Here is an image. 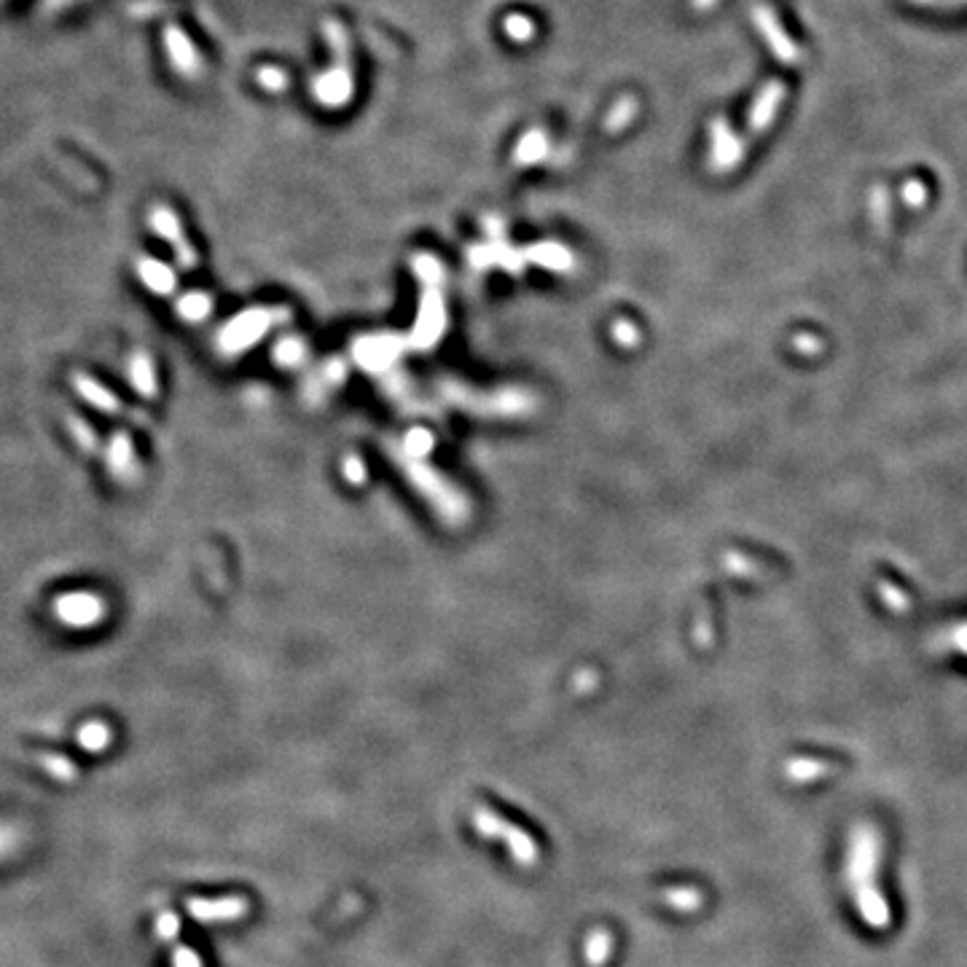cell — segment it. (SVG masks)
<instances>
[{
	"mask_svg": "<svg viewBox=\"0 0 967 967\" xmlns=\"http://www.w3.org/2000/svg\"><path fill=\"white\" fill-rule=\"evenodd\" d=\"M879 833L871 825H860L852 833L850 844V862H847V876H850V890H852L857 911L873 930H884L890 924V909L884 895L879 892L876 873H879Z\"/></svg>",
	"mask_w": 967,
	"mask_h": 967,
	"instance_id": "6da1fadb",
	"label": "cell"
},
{
	"mask_svg": "<svg viewBox=\"0 0 967 967\" xmlns=\"http://www.w3.org/2000/svg\"><path fill=\"white\" fill-rule=\"evenodd\" d=\"M326 35L331 38V46L337 52V65H334V70H328V73L315 78L312 92H315L317 103H326V106L334 108V106L349 103V97H352V62H349L347 33L334 19L326 22Z\"/></svg>",
	"mask_w": 967,
	"mask_h": 967,
	"instance_id": "7a4b0ae2",
	"label": "cell"
},
{
	"mask_svg": "<svg viewBox=\"0 0 967 967\" xmlns=\"http://www.w3.org/2000/svg\"><path fill=\"white\" fill-rule=\"evenodd\" d=\"M52 610H55V619L59 624L67 626V629H92V626L100 624L106 619V613H108L103 597L95 594V591L59 594L55 605H52Z\"/></svg>",
	"mask_w": 967,
	"mask_h": 967,
	"instance_id": "3957f363",
	"label": "cell"
},
{
	"mask_svg": "<svg viewBox=\"0 0 967 967\" xmlns=\"http://www.w3.org/2000/svg\"><path fill=\"white\" fill-rule=\"evenodd\" d=\"M106 468H108V476L121 487H135L140 481L143 468H140V459H137L129 433L116 430L111 436L108 449H106Z\"/></svg>",
	"mask_w": 967,
	"mask_h": 967,
	"instance_id": "277c9868",
	"label": "cell"
},
{
	"mask_svg": "<svg viewBox=\"0 0 967 967\" xmlns=\"http://www.w3.org/2000/svg\"><path fill=\"white\" fill-rule=\"evenodd\" d=\"M73 388H76V393L81 396V398L86 400V403H92L97 411H103V414H111V417H132L135 422H148L146 417H140V414H135L132 408H126L124 403H121V398L116 396V393H111L108 388H103L97 379H92L89 374H81V371H76L73 374Z\"/></svg>",
	"mask_w": 967,
	"mask_h": 967,
	"instance_id": "5b68a950",
	"label": "cell"
},
{
	"mask_svg": "<svg viewBox=\"0 0 967 967\" xmlns=\"http://www.w3.org/2000/svg\"><path fill=\"white\" fill-rule=\"evenodd\" d=\"M755 22H758L761 35L766 38L769 49H771L777 57L782 59L785 65H793V62H798V57H801L798 46L791 41V38H788V33L782 30V25L777 22L774 11H771L769 5H758V8H755Z\"/></svg>",
	"mask_w": 967,
	"mask_h": 967,
	"instance_id": "8992f818",
	"label": "cell"
},
{
	"mask_svg": "<svg viewBox=\"0 0 967 967\" xmlns=\"http://www.w3.org/2000/svg\"><path fill=\"white\" fill-rule=\"evenodd\" d=\"M476 825H478V831L481 833H487V836H506V841H509V847H511V852L524 862V865H529L532 860H535V844L527 839V833H521L519 828H511L509 822H503L500 817H495V814H489V811H478L476 814Z\"/></svg>",
	"mask_w": 967,
	"mask_h": 967,
	"instance_id": "52a82bcc",
	"label": "cell"
},
{
	"mask_svg": "<svg viewBox=\"0 0 967 967\" xmlns=\"http://www.w3.org/2000/svg\"><path fill=\"white\" fill-rule=\"evenodd\" d=\"M126 379L132 382L135 393L140 398L154 400L159 396V379H156V366H154V358L143 349H137L129 363H126Z\"/></svg>",
	"mask_w": 967,
	"mask_h": 967,
	"instance_id": "ba28073f",
	"label": "cell"
},
{
	"mask_svg": "<svg viewBox=\"0 0 967 967\" xmlns=\"http://www.w3.org/2000/svg\"><path fill=\"white\" fill-rule=\"evenodd\" d=\"M782 97H785V86H782L780 81H769V84L761 89V95H758L755 103H752L750 118H747L750 135H758V132H763V129L771 124V118L780 111Z\"/></svg>",
	"mask_w": 967,
	"mask_h": 967,
	"instance_id": "9c48e42d",
	"label": "cell"
},
{
	"mask_svg": "<svg viewBox=\"0 0 967 967\" xmlns=\"http://www.w3.org/2000/svg\"><path fill=\"white\" fill-rule=\"evenodd\" d=\"M154 227L170 242V247L175 250V256H177V264H180L183 269H194V267H196V253L186 245V239H183V234H180V227H177V221L172 218V213H167V210L154 213Z\"/></svg>",
	"mask_w": 967,
	"mask_h": 967,
	"instance_id": "30bf717a",
	"label": "cell"
},
{
	"mask_svg": "<svg viewBox=\"0 0 967 967\" xmlns=\"http://www.w3.org/2000/svg\"><path fill=\"white\" fill-rule=\"evenodd\" d=\"M137 275H140L143 285H146L151 293H156V296H170V293H175V287H177L175 272H172L170 267L162 264V261H156V258H148V256H143V258L137 261Z\"/></svg>",
	"mask_w": 967,
	"mask_h": 967,
	"instance_id": "8fae6325",
	"label": "cell"
},
{
	"mask_svg": "<svg viewBox=\"0 0 967 967\" xmlns=\"http://www.w3.org/2000/svg\"><path fill=\"white\" fill-rule=\"evenodd\" d=\"M712 137H715V156H718V165H734V162L740 159L741 143L740 140H734V135H731V129L726 126L723 118L715 121Z\"/></svg>",
	"mask_w": 967,
	"mask_h": 967,
	"instance_id": "7c38bea8",
	"label": "cell"
},
{
	"mask_svg": "<svg viewBox=\"0 0 967 967\" xmlns=\"http://www.w3.org/2000/svg\"><path fill=\"white\" fill-rule=\"evenodd\" d=\"M546 151H549V137H546V132L532 129V132H527V135H524V140L519 143V148H516V156H513V159H516L519 165H527V162L540 159Z\"/></svg>",
	"mask_w": 967,
	"mask_h": 967,
	"instance_id": "4fadbf2b",
	"label": "cell"
},
{
	"mask_svg": "<svg viewBox=\"0 0 967 967\" xmlns=\"http://www.w3.org/2000/svg\"><path fill=\"white\" fill-rule=\"evenodd\" d=\"M177 312H180V317H186L191 323H199L210 312V298L205 293H186L177 301Z\"/></svg>",
	"mask_w": 967,
	"mask_h": 967,
	"instance_id": "5bb4252c",
	"label": "cell"
},
{
	"mask_svg": "<svg viewBox=\"0 0 967 967\" xmlns=\"http://www.w3.org/2000/svg\"><path fill=\"white\" fill-rule=\"evenodd\" d=\"M67 425H70V436L78 441V447H81L86 455H95V449H97V436H95V430H92L81 417H76V414H67Z\"/></svg>",
	"mask_w": 967,
	"mask_h": 967,
	"instance_id": "9a60e30c",
	"label": "cell"
},
{
	"mask_svg": "<svg viewBox=\"0 0 967 967\" xmlns=\"http://www.w3.org/2000/svg\"><path fill=\"white\" fill-rule=\"evenodd\" d=\"M503 30L516 44H524V41H529L535 35V25L527 16H521V14H509L506 22H503Z\"/></svg>",
	"mask_w": 967,
	"mask_h": 967,
	"instance_id": "2e32d148",
	"label": "cell"
},
{
	"mask_svg": "<svg viewBox=\"0 0 967 967\" xmlns=\"http://www.w3.org/2000/svg\"><path fill=\"white\" fill-rule=\"evenodd\" d=\"M634 108H637V103H634V100H629V97H626V100H621V103L616 106V111H613V116L608 118V126H610V129H619V126H621V121L626 124V121L631 118V114H634Z\"/></svg>",
	"mask_w": 967,
	"mask_h": 967,
	"instance_id": "e0dca14e",
	"label": "cell"
},
{
	"mask_svg": "<svg viewBox=\"0 0 967 967\" xmlns=\"http://www.w3.org/2000/svg\"><path fill=\"white\" fill-rule=\"evenodd\" d=\"M608 935H594L591 943H589V962L591 965H599L605 957H608Z\"/></svg>",
	"mask_w": 967,
	"mask_h": 967,
	"instance_id": "ac0fdd59",
	"label": "cell"
},
{
	"mask_svg": "<svg viewBox=\"0 0 967 967\" xmlns=\"http://www.w3.org/2000/svg\"><path fill=\"white\" fill-rule=\"evenodd\" d=\"M84 731H89V734H84V737H81L84 744L100 747V744H106V740H108V731H106L103 726H89V729H84Z\"/></svg>",
	"mask_w": 967,
	"mask_h": 967,
	"instance_id": "d6986e66",
	"label": "cell"
},
{
	"mask_svg": "<svg viewBox=\"0 0 967 967\" xmlns=\"http://www.w3.org/2000/svg\"><path fill=\"white\" fill-rule=\"evenodd\" d=\"M693 3H696V5H699V8H707V5H712V3H715V0H693Z\"/></svg>",
	"mask_w": 967,
	"mask_h": 967,
	"instance_id": "ffe728a7",
	"label": "cell"
}]
</instances>
